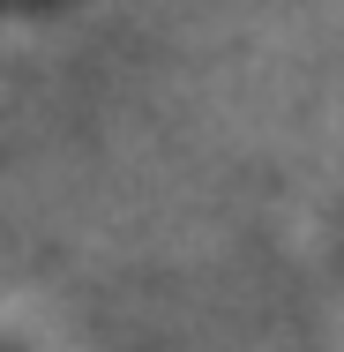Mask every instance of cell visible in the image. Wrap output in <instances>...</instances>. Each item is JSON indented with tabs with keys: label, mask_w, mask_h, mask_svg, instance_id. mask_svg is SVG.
Instances as JSON below:
<instances>
[{
	"label": "cell",
	"mask_w": 344,
	"mask_h": 352,
	"mask_svg": "<svg viewBox=\"0 0 344 352\" xmlns=\"http://www.w3.org/2000/svg\"><path fill=\"white\" fill-rule=\"evenodd\" d=\"M23 8H53V0H23Z\"/></svg>",
	"instance_id": "obj_1"
},
{
	"label": "cell",
	"mask_w": 344,
	"mask_h": 352,
	"mask_svg": "<svg viewBox=\"0 0 344 352\" xmlns=\"http://www.w3.org/2000/svg\"><path fill=\"white\" fill-rule=\"evenodd\" d=\"M0 352H23V345H0Z\"/></svg>",
	"instance_id": "obj_2"
}]
</instances>
